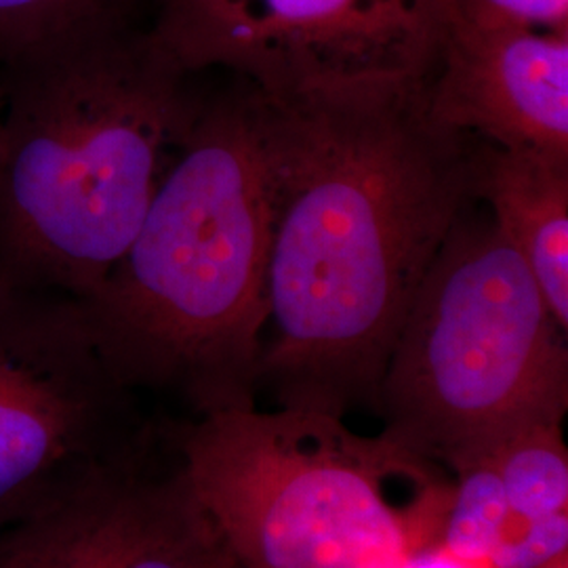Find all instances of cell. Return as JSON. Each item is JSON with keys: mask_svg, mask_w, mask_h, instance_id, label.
Returning <instances> with one entry per match:
<instances>
[{"mask_svg": "<svg viewBox=\"0 0 568 568\" xmlns=\"http://www.w3.org/2000/svg\"><path fill=\"white\" fill-rule=\"evenodd\" d=\"M438 544L487 568L567 562L568 450L562 424L520 427L450 469Z\"/></svg>", "mask_w": 568, "mask_h": 568, "instance_id": "cell-10", "label": "cell"}, {"mask_svg": "<svg viewBox=\"0 0 568 568\" xmlns=\"http://www.w3.org/2000/svg\"><path fill=\"white\" fill-rule=\"evenodd\" d=\"M152 0H0V81L150 26Z\"/></svg>", "mask_w": 568, "mask_h": 568, "instance_id": "cell-12", "label": "cell"}, {"mask_svg": "<svg viewBox=\"0 0 568 568\" xmlns=\"http://www.w3.org/2000/svg\"><path fill=\"white\" fill-rule=\"evenodd\" d=\"M396 568H487L480 562H471L466 558H459L455 554H450L447 548H443L440 544H432L427 548L419 549L417 554H413L410 558H406L403 565Z\"/></svg>", "mask_w": 568, "mask_h": 568, "instance_id": "cell-14", "label": "cell"}, {"mask_svg": "<svg viewBox=\"0 0 568 568\" xmlns=\"http://www.w3.org/2000/svg\"><path fill=\"white\" fill-rule=\"evenodd\" d=\"M551 568H567V562H562V565H558V567H551Z\"/></svg>", "mask_w": 568, "mask_h": 568, "instance_id": "cell-16", "label": "cell"}, {"mask_svg": "<svg viewBox=\"0 0 568 568\" xmlns=\"http://www.w3.org/2000/svg\"><path fill=\"white\" fill-rule=\"evenodd\" d=\"M471 201L487 204L527 264L558 325L568 328V161L476 142Z\"/></svg>", "mask_w": 568, "mask_h": 568, "instance_id": "cell-11", "label": "cell"}, {"mask_svg": "<svg viewBox=\"0 0 568 568\" xmlns=\"http://www.w3.org/2000/svg\"><path fill=\"white\" fill-rule=\"evenodd\" d=\"M466 209L415 293L375 400L384 434L448 474L520 427L562 424L568 406L567 328L490 213Z\"/></svg>", "mask_w": 568, "mask_h": 568, "instance_id": "cell-5", "label": "cell"}, {"mask_svg": "<svg viewBox=\"0 0 568 568\" xmlns=\"http://www.w3.org/2000/svg\"><path fill=\"white\" fill-rule=\"evenodd\" d=\"M270 206L257 91L206 93L135 239L81 300L105 363L192 417L257 405Z\"/></svg>", "mask_w": 568, "mask_h": 568, "instance_id": "cell-2", "label": "cell"}, {"mask_svg": "<svg viewBox=\"0 0 568 568\" xmlns=\"http://www.w3.org/2000/svg\"><path fill=\"white\" fill-rule=\"evenodd\" d=\"M183 483L239 568H396L438 544L453 478L384 432L278 406L169 429Z\"/></svg>", "mask_w": 568, "mask_h": 568, "instance_id": "cell-4", "label": "cell"}, {"mask_svg": "<svg viewBox=\"0 0 568 568\" xmlns=\"http://www.w3.org/2000/svg\"><path fill=\"white\" fill-rule=\"evenodd\" d=\"M81 300L0 284V530L154 438Z\"/></svg>", "mask_w": 568, "mask_h": 568, "instance_id": "cell-6", "label": "cell"}, {"mask_svg": "<svg viewBox=\"0 0 568 568\" xmlns=\"http://www.w3.org/2000/svg\"><path fill=\"white\" fill-rule=\"evenodd\" d=\"M154 438L0 530V568H236Z\"/></svg>", "mask_w": 568, "mask_h": 568, "instance_id": "cell-8", "label": "cell"}, {"mask_svg": "<svg viewBox=\"0 0 568 568\" xmlns=\"http://www.w3.org/2000/svg\"><path fill=\"white\" fill-rule=\"evenodd\" d=\"M453 20L455 0H152L148 28L187 72L288 98L427 82Z\"/></svg>", "mask_w": 568, "mask_h": 568, "instance_id": "cell-7", "label": "cell"}, {"mask_svg": "<svg viewBox=\"0 0 568 568\" xmlns=\"http://www.w3.org/2000/svg\"><path fill=\"white\" fill-rule=\"evenodd\" d=\"M455 20L478 28L568 32V0H455Z\"/></svg>", "mask_w": 568, "mask_h": 568, "instance_id": "cell-13", "label": "cell"}, {"mask_svg": "<svg viewBox=\"0 0 568 568\" xmlns=\"http://www.w3.org/2000/svg\"><path fill=\"white\" fill-rule=\"evenodd\" d=\"M426 98L453 131L568 161V32L453 20Z\"/></svg>", "mask_w": 568, "mask_h": 568, "instance_id": "cell-9", "label": "cell"}, {"mask_svg": "<svg viewBox=\"0 0 568 568\" xmlns=\"http://www.w3.org/2000/svg\"><path fill=\"white\" fill-rule=\"evenodd\" d=\"M2 145H4V93L0 89V156H2Z\"/></svg>", "mask_w": 568, "mask_h": 568, "instance_id": "cell-15", "label": "cell"}, {"mask_svg": "<svg viewBox=\"0 0 568 568\" xmlns=\"http://www.w3.org/2000/svg\"><path fill=\"white\" fill-rule=\"evenodd\" d=\"M199 77L145 26L0 81V284L102 286L203 110Z\"/></svg>", "mask_w": 568, "mask_h": 568, "instance_id": "cell-3", "label": "cell"}, {"mask_svg": "<svg viewBox=\"0 0 568 568\" xmlns=\"http://www.w3.org/2000/svg\"><path fill=\"white\" fill-rule=\"evenodd\" d=\"M257 95L270 206L260 389L344 419L375 406L415 293L471 203L476 135L432 116L426 82Z\"/></svg>", "mask_w": 568, "mask_h": 568, "instance_id": "cell-1", "label": "cell"}, {"mask_svg": "<svg viewBox=\"0 0 568 568\" xmlns=\"http://www.w3.org/2000/svg\"><path fill=\"white\" fill-rule=\"evenodd\" d=\"M236 568H239V567H236Z\"/></svg>", "mask_w": 568, "mask_h": 568, "instance_id": "cell-17", "label": "cell"}]
</instances>
